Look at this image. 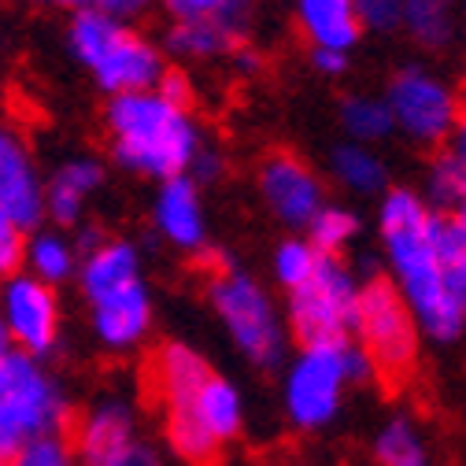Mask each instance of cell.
<instances>
[{
    "label": "cell",
    "mask_w": 466,
    "mask_h": 466,
    "mask_svg": "<svg viewBox=\"0 0 466 466\" xmlns=\"http://www.w3.org/2000/svg\"><path fill=\"white\" fill-rule=\"evenodd\" d=\"M259 197L270 208V215L289 229H308V222L326 208V186L319 170L293 152H274L263 159Z\"/></svg>",
    "instance_id": "4fadbf2b"
},
{
    "label": "cell",
    "mask_w": 466,
    "mask_h": 466,
    "mask_svg": "<svg viewBox=\"0 0 466 466\" xmlns=\"http://www.w3.org/2000/svg\"><path fill=\"white\" fill-rule=\"evenodd\" d=\"M89 311H93L89 326L107 352H130L152 329V293H148L145 278L119 289V293L93 300Z\"/></svg>",
    "instance_id": "2e32d148"
},
{
    "label": "cell",
    "mask_w": 466,
    "mask_h": 466,
    "mask_svg": "<svg viewBox=\"0 0 466 466\" xmlns=\"http://www.w3.org/2000/svg\"><path fill=\"white\" fill-rule=\"evenodd\" d=\"M8 466H78V459H75L71 441L64 433H56V437H41L26 444L19 455L8 459Z\"/></svg>",
    "instance_id": "f546056e"
},
{
    "label": "cell",
    "mask_w": 466,
    "mask_h": 466,
    "mask_svg": "<svg viewBox=\"0 0 466 466\" xmlns=\"http://www.w3.org/2000/svg\"><path fill=\"white\" fill-rule=\"evenodd\" d=\"M311 64H315V71H322V75H340V71L348 67V56H333V52H311Z\"/></svg>",
    "instance_id": "8d00e7d4"
},
{
    "label": "cell",
    "mask_w": 466,
    "mask_h": 466,
    "mask_svg": "<svg viewBox=\"0 0 466 466\" xmlns=\"http://www.w3.org/2000/svg\"><path fill=\"white\" fill-rule=\"evenodd\" d=\"M356 238H360V215L340 204H326L308 222V241L319 248V256H329V259H337Z\"/></svg>",
    "instance_id": "484cf974"
},
{
    "label": "cell",
    "mask_w": 466,
    "mask_h": 466,
    "mask_svg": "<svg viewBox=\"0 0 466 466\" xmlns=\"http://www.w3.org/2000/svg\"><path fill=\"white\" fill-rule=\"evenodd\" d=\"M137 441V407L123 392H104L96 396L75 430V459L78 466H100L115 451Z\"/></svg>",
    "instance_id": "5bb4252c"
},
{
    "label": "cell",
    "mask_w": 466,
    "mask_h": 466,
    "mask_svg": "<svg viewBox=\"0 0 466 466\" xmlns=\"http://www.w3.org/2000/svg\"><path fill=\"white\" fill-rule=\"evenodd\" d=\"M400 30H407V34H411L419 45H426V48H441V45L451 41L455 15H451L448 5H441V0H407Z\"/></svg>",
    "instance_id": "4316f807"
},
{
    "label": "cell",
    "mask_w": 466,
    "mask_h": 466,
    "mask_svg": "<svg viewBox=\"0 0 466 466\" xmlns=\"http://www.w3.org/2000/svg\"><path fill=\"white\" fill-rule=\"evenodd\" d=\"M211 308L241 348V356L256 367H278L285 360V322L267 289L245 270H222L211 278Z\"/></svg>",
    "instance_id": "52a82bcc"
},
{
    "label": "cell",
    "mask_w": 466,
    "mask_h": 466,
    "mask_svg": "<svg viewBox=\"0 0 466 466\" xmlns=\"http://www.w3.org/2000/svg\"><path fill=\"white\" fill-rule=\"evenodd\" d=\"M23 245H26V229L0 211V281L23 270Z\"/></svg>",
    "instance_id": "4dcf8cb0"
},
{
    "label": "cell",
    "mask_w": 466,
    "mask_h": 466,
    "mask_svg": "<svg viewBox=\"0 0 466 466\" xmlns=\"http://www.w3.org/2000/svg\"><path fill=\"white\" fill-rule=\"evenodd\" d=\"M100 466H167L163 462V455H159V448L156 444H148V441H134V444H127L123 451H115L107 462H100Z\"/></svg>",
    "instance_id": "d6a6232c"
},
{
    "label": "cell",
    "mask_w": 466,
    "mask_h": 466,
    "mask_svg": "<svg viewBox=\"0 0 466 466\" xmlns=\"http://www.w3.org/2000/svg\"><path fill=\"white\" fill-rule=\"evenodd\" d=\"M170 26L163 34V48L174 60H222L241 48L248 34L252 8L245 0H170Z\"/></svg>",
    "instance_id": "9c48e42d"
},
{
    "label": "cell",
    "mask_w": 466,
    "mask_h": 466,
    "mask_svg": "<svg viewBox=\"0 0 466 466\" xmlns=\"http://www.w3.org/2000/svg\"><path fill=\"white\" fill-rule=\"evenodd\" d=\"M67 48L93 75V82L111 96L156 89V82L167 71L163 48L156 41H148L130 23L104 15L96 5L75 8L67 23Z\"/></svg>",
    "instance_id": "3957f363"
},
{
    "label": "cell",
    "mask_w": 466,
    "mask_h": 466,
    "mask_svg": "<svg viewBox=\"0 0 466 466\" xmlns=\"http://www.w3.org/2000/svg\"><path fill=\"white\" fill-rule=\"evenodd\" d=\"M156 93H163V96L174 100V104H186V107H189V100H193V86H189V78H186L182 71H163V78L156 82Z\"/></svg>",
    "instance_id": "836d02e7"
},
{
    "label": "cell",
    "mask_w": 466,
    "mask_h": 466,
    "mask_svg": "<svg viewBox=\"0 0 466 466\" xmlns=\"http://www.w3.org/2000/svg\"><path fill=\"white\" fill-rule=\"evenodd\" d=\"M0 211L23 229H37L45 218V178L26 141L0 123Z\"/></svg>",
    "instance_id": "9a60e30c"
},
{
    "label": "cell",
    "mask_w": 466,
    "mask_h": 466,
    "mask_svg": "<svg viewBox=\"0 0 466 466\" xmlns=\"http://www.w3.org/2000/svg\"><path fill=\"white\" fill-rule=\"evenodd\" d=\"M360 352L370 360L374 374L385 378H407L419 360V322L400 300L392 281L367 278L360 285V304L352 322Z\"/></svg>",
    "instance_id": "ba28073f"
},
{
    "label": "cell",
    "mask_w": 466,
    "mask_h": 466,
    "mask_svg": "<svg viewBox=\"0 0 466 466\" xmlns=\"http://www.w3.org/2000/svg\"><path fill=\"white\" fill-rule=\"evenodd\" d=\"M104 186V167L89 156L67 159L52 170V178L45 182V215L56 226H75L82 222L89 200Z\"/></svg>",
    "instance_id": "d6986e66"
},
{
    "label": "cell",
    "mask_w": 466,
    "mask_h": 466,
    "mask_svg": "<svg viewBox=\"0 0 466 466\" xmlns=\"http://www.w3.org/2000/svg\"><path fill=\"white\" fill-rule=\"evenodd\" d=\"M356 12H360V26L363 30L389 34V30H400V23H403V5L400 0H360Z\"/></svg>",
    "instance_id": "1f68e13d"
},
{
    "label": "cell",
    "mask_w": 466,
    "mask_h": 466,
    "mask_svg": "<svg viewBox=\"0 0 466 466\" xmlns=\"http://www.w3.org/2000/svg\"><path fill=\"white\" fill-rule=\"evenodd\" d=\"M67 392L41 360H30L0 337V462L67 422Z\"/></svg>",
    "instance_id": "277c9868"
},
{
    "label": "cell",
    "mask_w": 466,
    "mask_h": 466,
    "mask_svg": "<svg viewBox=\"0 0 466 466\" xmlns=\"http://www.w3.org/2000/svg\"><path fill=\"white\" fill-rule=\"evenodd\" d=\"M0 337L15 352L30 360H45L60 344V300H56V289L41 285L23 270L0 281Z\"/></svg>",
    "instance_id": "7c38bea8"
},
{
    "label": "cell",
    "mask_w": 466,
    "mask_h": 466,
    "mask_svg": "<svg viewBox=\"0 0 466 466\" xmlns=\"http://www.w3.org/2000/svg\"><path fill=\"white\" fill-rule=\"evenodd\" d=\"M245 426L241 389L222 374H211L197 389L163 400V430L170 448L186 462H211Z\"/></svg>",
    "instance_id": "8992f818"
},
{
    "label": "cell",
    "mask_w": 466,
    "mask_h": 466,
    "mask_svg": "<svg viewBox=\"0 0 466 466\" xmlns=\"http://www.w3.org/2000/svg\"><path fill=\"white\" fill-rule=\"evenodd\" d=\"M82 252L78 245L67 238L64 229H52V226H37L26 233V245H23V274L37 278L41 285L56 289L78 274Z\"/></svg>",
    "instance_id": "44dd1931"
},
{
    "label": "cell",
    "mask_w": 466,
    "mask_h": 466,
    "mask_svg": "<svg viewBox=\"0 0 466 466\" xmlns=\"http://www.w3.org/2000/svg\"><path fill=\"white\" fill-rule=\"evenodd\" d=\"M426 200L437 204V211H451L459 215L466 208V167L448 152V156H437L430 163V174H426ZM426 204V208H430ZM448 215V218H451Z\"/></svg>",
    "instance_id": "83f0119b"
},
{
    "label": "cell",
    "mask_w": 466,
    "mask_h": 466,
    "mask_svg": "<svg viewBox=\"0 0 466 466\" xmlns=\"http://www.w3.org/2000/svg\"><path fill=\"white\" fill-rule=\"evenodd\" d=\"M340 127L352 137V145H367V148L392 134L389 107L378 96H348L340 104Z\"/></svg>",
    "instance_id": "d4e9b609"
},
{
    "label": "cell",
    "mask_w": 466,
    "mask_h": 466,
    "mask_svg": "<svg viewBox=\"0 0 466 466\" xmlns=\"http://www.w3.org/2000/svg\"><path fill=\"white\" fill-rule=\"evenodd\" d=\"M229 60H233V67H238V71H245V75H252V71H259V56L252 52V48H238V52H233L229 56Z\"/></svg>",
    "instance_id": "f35d334b"
},
{
    "label": "cell",
    "mask_w": 466,
    "mask_h": 466,
    "mask_svg": "<svg viewBox=\"0 0 466 466\" xmlns=\"http://www.w3.org/2000/svg\"><path fill=\"white\" fill-rule=\"evenodd\" d=\"M462 34H466V8H462Z\"/></svg>",
    "instance_id": "60d3db41"
},
{
    "label": "cell",
    "mask_w": 466,
    "mask_h": 466,
    "mask_svg": "<svg viewBox=\"0 0 466 466\" xmlns=\"http://www.w3.org/2000/svg\"><path fill=\"white\" fill-rule=\"evenodd\" d=\"M385 107L392 130L407 134L419 145H441L451 137L462 104L459 93L448 86V78H441L430 67H403L392 75L389 93H385Z\"/></svg>",
    "instance_id": "8fae6325"
},
{
    "label": "cell",
    "mask_w": 466,
    "mask_h": 466,
    "mask_svg": "<svg viewBox=\"0 0 466 466\" xmlns=\"http://www.w3.org/2000/svg\"><path fill=\"white\" fill-rule=\"evenodd\" d=\"M156 233L178 252H200L208 245V215L200 200V186L189 178L159 182L156 204H152Z\"/></svg>",
    "instance_id": "e0dca14e"
},
{
    "label": "cell",
    "mask_w": 466,
    "mask_h": 466,
    "mask_svg": "<svg viewBox=\"0 0 466 466\" xmlns=\"http://www.w3.org/2000/svg\"><path fill=\"white\" fill-rule=\"evenodd\" d=\"M451 222H455V229H459V238H462V245H466V208H462L459 215H451Z\"/></svg>",
    "instance_id": "ab89813d"
},
{
    "label": "cell",
    "mask_w": 466,
    "mask_h": 466,
    "mask_svg": "<svg viewBox=\"0 0 466 466\" xmlns=\"http://www.w3.org/2000/svg\"><path fill=\"white\" fill-rule=\"evenodd\" d=\"M367 378H374V367L356 340L304 344L281 385L289 422L297 430H326L340 415L344 389L363 385Z\"/></svg>",
    "instance_id": "5b68a950"
},
{
    "label": "cell",
    "mask_w": 466,
    "mask_h": 466,
    "mask_svg": "<svg viewBox=\"0 0 466 466\" xmlns=\"http://www.w3.org/2000/svg\"><path fill=\"white\" fill-rule=\"evenodd\" d=\"M211 374L215 370L208 367V360L186 340H167V344L156 348V356H152V385L159 392V403L197 389Z\"/></svg>",
    "instance_id": "7402d4cb"
},
{
    "label": "cell",
    "mask_w": 466,
    "mask_h": 466,
    "mask_svg": "<svg viewBox=\"0 0 466 466\" xmlns=\"http://www.w3.org/2000/svg\"><path fill=\"white\" fill-rule=\"evenodd\" d=\"M104 15H111V19H119V23H130V19H137L145 8L141 5H119V0H100L96 5Z\"/></svg>",
    "instance_id": "d590c367"
},
{
    "label": "cell",
    "mask_w": 466,
    "mask_h": 466,
    "mask_svg": "<svg viewBox=\"0 0 466 466\" xmlns=\"http://www.w3.org/2000/svg\"><path fill=\"white\" fill-rule=\"evenodd\" d=\"M189 170L197 174L200 182H211V178H218V170H222V156H218L211 145H204V148H200V156L193 159V167H189ZM197 178H193V182H197Z\"/></svg>",
    "instance_id": "e575fe53"
},
{
    "label": "cell",
    "mask_w": 466,
    "mask_h": 466,
    "mask_svg": "<svg viewBox=\"0 0 466 466\" xmlns=\"http://www.w3.org/2000/svg\"><path fill=\"white\" fill-rule=\"evenodd\" d=\"M322 259L326 256H319V248L308 238H289L274 252V278L285 293H293V289H300L304 281H311V274L319 270Z\"/></svg>",
    "instance_id": "f1b7e54d"
},
{
    "label": "cell",
    "mask_w": 466,
    "mask_h": 466,
    "mask_svg": "<svg viewBox=\"0 0 466 466\" xmlns=\"http://www.w3.org/2000/svg\"><path fill=\"white\" fill-rule=\"evenodd\" d=\"M392 289L419 333L455 340L466 329V245L448 215H433L411 189H389L378 211Z\"/></svg>",
    "instance_id": "6da1fadb"
},
{
    "label": "cell",
    "mask_w": 466,
    "mask_h": 466,
    "mask_svg": "<svg viewBox=\"0 0 466 466\" xmlns=\"http://www.w3.org/2000/svg\"><path fill=\"white\" fill-rule=\"evenodd\" d=\"M374 459L378 466H430V444L426 433L411 415L389 419L374 437Z\"/></svg>",
    "instance_id": "603a6c76"
},
{
    "label": "cell",
    "mask_w": 466,
    "mask_h": 466,
    "mask_svg": "<svg viewBox=\"0 0 466 466\" xmlns=\"http://www.w3.org/2000/svg\"><path fill=\"white\" fill-rule=\"evenodd\" d=\"M104 127L111 137L115 163L156 182L186 178L193 159L208 145L197 115L156 89L111 96Z\"/></svg>",
    "instance_id": "7a4b0ae2"
},
{
    "label": "cell",
    "mask_w": 466,
    "mask_h": 466,
    "mask_svg": "<svg viewBox=\"0 0 466 466\" xmlns=\"http://www.w3.org/2000/svg\"><path fill=\"white\" fill-rule=\"evenodd\" d=\"M297 23H300V34L308 37L311 52L348 56L363 37L360 12L352 0H304L297 8Z\"/></svg>",
    "instance_id": "ffe728a7"
},
{
    "label": "cell",
    "mask_w": 466,
    "mask_h": 466,
    "mask_svg": "<svg viewBox=\"0 0 466 466\" xmlns=\"http://www.w3.org/2000/svg\"><path fill=\"white\" fill-rule=\"evenodd\" d=\"M329 170H333V178L352 193H378L385 186V163L367 145H352V141L337 145L329 156Z\"/></svg>",
    "instance_id": "cb8c5ba5"
},
{
    "label": "cell",
    "mask_w": 466,
    "mask_h": 466,
    "mask_svg": "<svg viewBox=\"0 0 466 466\" xmlns=\"http://www.w3.org/2000/svg\"><path fill=\"white\" fill-rule=\"evenodd\" d=\"M451 156L466 167V107H462V115H459V123H455V130H451Z\"/></svg>",
    "instance_id": "74e56055"
},
{
    "label": "cell",
    "mask_w": 466,
    "mask_h": 466,
    "mask_svg": "<svg viewBox=\"0 0 466 466\" xmlns=\"http://www.w3.org/2000/svg\"><path fill=\"white\" fill-rule=\"evenodd\" d=\"M360 278L340 259H322L311 281L289 293V326L304 344L348 340L360 304Z\"/></svg>",
    "instance_id": "30bf717a"
},
{
    "label": "cell",
    "mask_w": 466,
    "mask_h": 466,
    "mask_svg": "<svg viewBox=\"0 0 466 466\" xmlns=\"http://www.w3.org/2000/svg\"><path fill=\"white\" fill-rule=\"evenodd\" d=\"M78 285L86 300H100L107 293H119V289L141 281V256L130 241H119V238H100L93 248L82 252V263H78Z\"/></svg>",
    "instance_id": "ac0fdd59"
},
{
    "label": "cell",
    "mask_w": 466,
    "mask_h": 466,
    "mask_svg": "<svg viewBox=\"0 0 466 466\" xmlns=\"http://www.w3.org/2000/svg\"><path fill=\"white\" fill-rule=\"evenodd\" d=\"M0 466H8V462H0Z\"/></svg>",
    "instance_id": "b9f144b4"
}]
</instances>
